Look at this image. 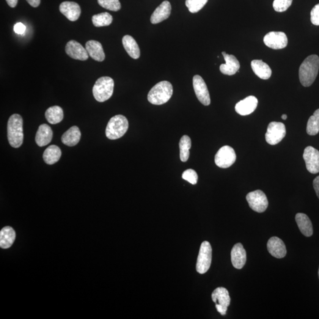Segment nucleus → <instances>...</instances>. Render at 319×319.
Masks as SVG:
<instances>
[{"instance_id":"nucleus-24","label":"nucleus","mask_w":319,"mask_h":319,"mask_svg":"<svg viewBox=\"0 0 319 319\" xmlns=\"http://www.w3.org/2000/svg\"><path fill=\"white\" fill-rule=\"evenodd\" d=\"M81 133L78 126H73L63 134L62 142L68 146H75L81 139Z\"/></svg>"},{"instance_id":"nucleus-28","label":"nucleus","mask_w":319,"mask_h":319,"mask_svg":"<svg viewBox=\"0 0 319 319\" xmlns=\"http://www.w3.org/2000/svg\"><path fill=\"white\" fill-rule=\"evenodd\" d=\"M61 155L59 147L56 145H52L44 151L43 158L46 164L52 165L59 160Z\"/></svg>"},{"instance_id":"nucleus-17","label":"nucleus","mask_w":319,"mask_h":319,"mask_svg":"<svg viewBox=\"0 0 319 319\" xmlns=\"http://www.w3.org/2000/svg\"><path fill=\"white\" fill-rule=\"evenodd\" d=\"M222 54L226 63L220 66V71L224 75L229 76L235 75L240 68V63L238 59L233 55L228 54L226 52H223Z\"/></svg>"},{"instance_id":"nucleus-16","label":"nucleus","mask_w":319,"mask_h":319,"mask_svg":"<svg viewBox=\"0 0 319 319\" xmlns=\"http://www.w3.org/2000/svg\"><path fill=\"white\" fill-rule=\"evenodd\" d=\"M59 10L69 20L75 21L80 17L81 13V7L75 2L65 1L59 6Z\"/></svg>"},{"instance_id":"nucleus-29","label":"nucleus","mask_w":319,"mask_h":319,"mask_svg":"<svg viewBox=\"0 0 319 319\" xmlns=\"http://www.w3.org/2000/svg\"><path fill=\"white\" fill-rule=\"evenodd\" d=\"M45 117L47 121L51 124H56L63 119V111L59 106H51L46 110Z\"/></svg>"},{"instance_id":"nucleus-10","label":"nucleus","mask_w":319,"mask_h":319,"mask_svg":"<svg viewBox=\"0 0 319 319\" xmlns=\"http://www.w3.org/2000/svg\"><path fill=\"white\" fill-rule=\"evenodd\" d=\"M212 299L216 304V310L221 315H225L228 306L230 305V298L227 288L218 287L212 294Z\"/></svg>"},{"instance_id":"nucleus-4","label":"nucleus","mask_w":319,"mask_h":319,"mask_svg":"<svg viewBox=\"0 0 319 319\" xmlns=\"http://www.w3.org/2000/svg\"><path fill=\"white\" fill-rule=\"evenodd\" d=\"M114 88V80L108 76H103L96 81L93 87V95L96 100L103 103L112 97Z\"/></svg>"},{"instance_id":"nucleus-15","label":"nucleus","mask_w":319,"mask_h":319,"mask_svg":"<svg viewBox=\"0 0 319 319\" xmlns=\"http://www.w3.org/2000/svg\"><path fill=\"white\" fill-rule=\"evenodd\" d=\"M258 100L254 96H249L238 102L235 106V111L239 115L246 116L252 113L257 108Z\"/></svg>"},{"instance_id":"nucleus-7","label":"nucleus","mask_w":319,"mask_h":319,"mask_svg":"<svg viewBox=\"0 0 319 319\" xmlns=\"http://www.w3.org/2000/svg\"><path fill=\"white\" fill-rule=\"evenodd\" d=\"M236 153L233 148L229 145L221 147L216 154L214 162L220 168L227 169L235 163Z\"/></svg>"},{"instance_id":"nucleus-19","label":"nucleus","mask_w":319,"mask_h":319,"mask_svg":"<svg viewBox=\"0 0 319 319\" xmlns=\"http://www.w3.org/2000/svg\"><path fill=\"white\" fill-rule=\"evenodd\" d=\"M268 251L272 256L277 258H284L287 254V249L281 239L273 236L267 243Z\"/></svg>"},{"instance_id":"nucleus-40","label":"nucleus","mask_w":319,"mask_h":319,"mask_svg":"<svg viewBox=\"0 0 319 319\" xmlns=\"http://www.w3.org/2000/svg\"><path fill=\"white\" fill-rule=\"evenodd\" d=\"M27 2L33 7H37L40 4V0H26Z\"/></svg>"},{"instance_id":"nucleus-8","label":"nucleus","mask_w":319,"mask_h":319,"mask_svg":"<svg viewBox=\"0 0 319 319\" xmlns=\"http://www.w3.org/2000/svg\"><path fill=\"white\" fill-rule=\"evenodd\" d=\"M246 199L249 207L258 213H264L268 208L267 197L266 194L260 190L249 192L247 195Z\"/></svg>"},{"instance_id":"nucleus-2","label":"nucleus","mask_w":319,"mask_h":319,"mask_svg":"<svg viewBox=\"0 0 319 319\" xmlns=\"http://www.w3.org/2000/svg\"><path fill=\"white\" fill-rule=\"evenodd\" d=\"M7 137L12 147L18 148L23 144V119L20 115L15 114L10 117L7 124Z\"/></svg>"},{"instance_id":"nucleus-38","label":"nucleus","mask_w":319,"mask_h":319,"mask_svg":"<svg viewBox=\"0 0 319 319\" xmlns=\"http://www.w3.org/2000/svg\"><path fill=\"white\" fill-rule=\"evenodd\" d=\"M26 27L23 23H18L16 24L14 27V30L16 34L18 35H23L25 33Z\"/></svg>"},{"instance_id":"nucleus-13","label":"nucleus","mask_w":319,"mask_h":319,"mask_svg":"<svg viewBox=\"0 0 319 319\" xmlns=\"http://www.w3.org/2000/svg\"><path fill=\"white\" fill-rule=\"evenodd\" d=\"M303 159L308 171L312 174L319 172V150L312 146L307 147L304 151Z\"/></svg>"},{"instance_id":"nucleus-34","label":"nucleus","mask_w":319,"mask_h":319,"mask_svg":"<svg viewBox=\"0 0 319 319\" xmlns=\"http://www.w3.org/2000/svg\"><path fill=\"white\" fill-rule=\"evenodd\" d=\"M98 2L102 7L112 12H118L122 7L119 0H98Z\"/></svg>"},{"instance_id":"nucleus-39","label":"nucleus","mask_w":319,"mask_h":319,"mask_svg":"<svg viewBox=\"0 0 319 319\" xmlns=\"http://www.w3.org/2000/svg\"><path fill=\"white\" fill-rule=\"evenodd\" d=\"M313 188H314L316 195L319 199V176L316 177L313 182Z\"/></svg>"},{"instance_id":"nucleus-33","label":"nucleus","mask_w":319,"mask_h":319,"mask_svg":"<svg viewBox=\"0 0 319 319\" xmlns=\"http://www.w3.org/2000/svg\"><path fill=\"white\" fill-rule=\"evenodd\" d=\"M208 0H186V5L189 12L196 13L203 9Z\"/></svg>"},{"instance_id":"nucleus-1","label":"nucleus","mask_w":319,"mask_h":319,"mask_svg":"<svg viewBox=\"0 0 319 319\" xmlns=\"http://www.w3.org/2000/svg\"><path fill=\"white\" fill-rule=\"evenodd\" d=\"M319 70V57L318 55L308 56L299 68V79L304 87L311 86L318 76Z\"/></svg>"},{"instance_id":"nucleus-30","label":"nucleus","mask_w":319,"mask_h":319,"mask_svg":"<svg viewBox=\"0 0 319 319\" xmlns=\"http://www.w3.org/2000/svg\"><path fill=\"white\" fill-rule=\"evenodd\" d=\"M192 146L191 139L188 136L181 137L179 142L180 158L181 161L186 162L188 160L190 156L189 150Z\"/></svg>"},{"instance_id":"nucleus-11","label":"nucleus","mask_w":319,"mask_h":319,"mask_svg":"<svg viewBox=\"0 0 319 319\" xmlns=\"http://www.w3.org/2000/svg\"><path fill=\"white\" fill-rule=\"evenodd\" d=\"M264 42L268 48L278 50L287 46L288 38L284 33L271 32L264 37Z\"/></svg>"},{"instance_id":"nucleus-20","label":"nucleus","mask_w":319,"mask_h":319,"mask_svg":"<svg viewBox=\"0 0 319 319\" xmlns=\"http://www.w3.org/2000/svg\"><path fill=\"white\" fill-rule=\"evenodd\" d=\"M172 6L170 2L164 1L157 7L151 16V23L154 24L161 23L169 18L171 14Z\"/></svg>"},{"instance_id":"nucleus-25","label":"nucleus","mask_w":319,"mask_h":319,"mask_svg":"<svg viewBox=\"0 0 319 319\" xmlns=\"http://www.w3.org/2000/svg\"><path fill=\"white\" fill-rule=\"evenodd\" d=\"M251 68L255 75L262 79L270 78L272 71L269 66L262 60H254L251 62Z\"/></svg>"},{"instance_id":"nucleus-12","label":"nucleus","mask_w":319,"mask_h":319,"mask_svg":"<svg viewBox=\"0 0 319 319\" xmlns=\"http://www.w3.org/2000/svg\"><path fill=\"white\" fill-rule=\"evenodd\" d=\"M194 89L196 97L203 105L208 106L211 104L210 92L204 80L199 75H195L193 78Z\"/></svg>"},{"instance_id":"nucleus-22","label":"nucleus","mask_w":319,"mask_h":319,"mask_svg":"<svg viewBox=\"0 0 319 319\" xmlns=\"http://www.w3.org/2000/svg\"><path fill=\"white\" fill-rule=\"evenodd\" d=\"M88 53L93 59L98 62H103L105 59L106 55L101 43L95 40H89L85 45Z\"/></svg>"},{"instance_id":"nucleus-5","label":"nucleus","mask_w":319,"mask_h":319,"mask_svg":"<svg viewBox=\"0 0 319 319\" xmlns=\"http://www.w3.org/2000/svg\"><path fill=\"white\" fill-rule=\"evenodd\" d=\"M128 122L122 115L112 117L107 124L106 134L107 138L117 140L122 137L128 129Z\"/></svg>"},{"instance_id":"nucleus-42","label":"nucleus","mask_w":319,"mask_h":319,"mask_svg":"<svg viewBox=\"0 0 319 319\" xmlns=\"http://www.w3.org/2000/svg\"><path fill=\"white\" fill-rule=\"evenodd\" d=\"M282 119H283V120H285L287 119V115H286V114H283V115H282Z\"/></svg>"},{"instance_id":"nucleus-31","label":"nucleus","mask_w":319,"mask_h":319,"mask_svg":"<svg viewBox=\"0 0 319 319\" xmlns=\"http://www.w3.org/2000/svg\"><path fill=\"white\" fill-rule=\"evenodd\" d=\"M307 133L309 136H316L319 132V109L316 110L308 120Z\"/></svg>"},{"instance_id":"nucleus-21","label":"nucleus","mask_w":319,"mask_h":319,"mask_svg":"<svg viewBox=\"0 0 319 319\" xmlns=\"http://www.w3.org/2000/svg\"><path fill=\"white\" fill-rule=\"evenodd\" d=\"M53 138V131L52 128L46 124L40 125L35 135V142L39 147L45 146L52 141Z\"/></svg>"},{"instance_id":"nucleus-32","label":"nucleus","mask_w":319,"mask_h":319,"mask_svg":"<svg viewBox=\"0 0 319 319\" xmlns=\"http://www.w3.org/2000/svg\"><path fill=\"white\" fill-rule=\"evenodd\" d=\"M113 18L108 13H102L92 16V21L95 27L108 26L112 23Z\"/></svg>"},{"instance_id":"nucleus-27","label":"nucleus","mask_w":319,"mask_h":319,"mask_svg":"<svg viewBox=\"0 0 319 319\" xmlns=\"http://www.w3.org/2000/svg\"><path fill=\"white\" fill-rule=\"evenodd\" d=\"M15 239L16 232L12 227L2 228L0 232V247L3 249L10 248L12 246Z\"/></svg>"},{"instance_id":"nucleus-18","label":"nucleus","mask_w":319,"mask_h":319,"mask_svg":"<svg viewBox=\"0 0 319 319\" xmlns=\"http://www.w3.org/2000/svg\"><path fill=\"white\" fill-rule=\"evenodd\" d=\"M230 256L232 265L235 268L239 269L243 268L246 263L247 253L243 244H235L231 251Z\"/></svg>"},{"instance_id":"nucleus-9","label":"nucleus","mask_w":319,"mask_h":319,"mask_svg":"<svg viewBox=\"0 0 319 319\" xmlns=\"http://www.w3.org/2000/svg\"><path fill=\"white\" fill-rule=\"evenodd\" d=\"M286 129L284 124L279 122H271L269 124L266 134V142L269 144L274 145L279 144L284 138Z\"/></svg>"},{"instance_id":"nucleus-36","label":"nucleus","mask_w":319,"mask_h":319,"mask_svg":"<svg viewBox=\"0 0 319 319\" xmlns=\"http://www.w3.org/2000/svg\"><path fill=\"white\" fill-rule=\"evenodd\" d=\"M182 178L192 185H196L197 182L198 176L194 170L188 169L183 173Z\"/></svg>"},{"instance_id":"nucleus-3","label":"nucleus","mask_w":319,"mask_h":319,"mask_svg":"<svg viewBox=\"0 0 319 319\" xmlns=\"http://www.w3.org/2000/svg\"><path fill=\"white\" fill-rule=\"evenodd\" d=\"M173 93V86L169 82H160L148 92V101L154 105H162L170 100Z\"/></svg>"},{"instance_id":"nucleus-23","label":"nucleus","mask_w":319,"mask_h":319,"mask_svg":"<svg viewBox=\"0 0 319 319\" xmlns=\"http://www.w3.org/2000/svg\"><path fill=\"white\" fill-rule=\"evenodd\" d=\"M296 221L300 230L305 236L310 237L313 234L312 221L307 214L302 213L296 214Z\"/></svg>"},{"instance_id":"nucleus-43","label":"nucleus","mask_w":319,"mask_h":319,"mask_svg":"<svg viewBox=\"0 0 319 319\" xmlns=\"http://www.w3.org/2000/svg\"><path fill=\"white\" fill-rule=\"evenodd\" d=\"M318 276H319V271H318Z\"/></svg>"},{"instance_id":"nucleus-14","label":"nucleus","mask_w":319,"mask_h":319,"mask_svg":"<svg viewBox=\"0 0 319 319\" xmlns=\"http://www.w3.org/2000/svg\"><path fill=\"white\" fill-rule=\"evenodd\" d=\"M65 51L69 56L74 59L84 61L89 59V54L87 49L75 40H71L68 42L65 47Z\"/></svg>"},{"instance_id":"nucleus-6","label":"nucleus","mask_w":319,"mask_h":319,"mask_svg":"<svg viewBox=\"0 0 319 319\" xmlns=\"http://www.w3.org/2000/svg\"><path fill=\"white\" fill-rule=\"evenodd\" d=\"M213 249L208 241H203L200 246L196 263V271L199 274H205L210 269L212 263Z\"/></svg>"},{"instance_id":"nucleus-37","label":"nucleus","mask_w":319,"mask_h":319,"mask_svg":"<svg viewBox=\"0 0 319 319\" xmlns=\"http://www.w3.org/2000/svg\"><path fill=\"white\" fill-rule=\"evenodd\" d=\"M310 20L313 24L319 26V3L313 8L310 12Z\"/></svg>"},{"instance_id":"nucleus-41","label":"nucleus","mask_w":319,"mask_h":319,"mask_svg":"<svg viewBox=\"0 0 319 319\" xmlns=\"http://www.w3.org/2000/svg\"><path fill=\"white\" fill-rule=\"evenodd\" d=\"M6 1L10 7L15 8L18 4V0H6Z\"/></svg>"},{"instance_id":"nucleus-35","label":"nucleus","mask_w":319,"mask_h":319,"mask_svg":"<svg viewBox=\"0 0 319 319\" xmlns=\"http://www.w3.org/2000/svg\"><path fill=\"white\" fill-rule=\"evenodd\" d=\"M293 0H274L273 6L277 12H284L291 6Z\"/></svg>"},{"instance_id":"nucleus-26","label":"nucleus","mask_w":319,"mask_h":319,"mask_svg":"<svg viewBox=\"0 0 319 319\" xmlns=\"http://www.w3.org/2000/svg\"><path fill=\"white\" fill-rule=\"evenodd\" d=\"M124 48L129 56L134 59H139L140 56V50L138 44L131 35H125L123 38Z\"/></svg>"}]
</instances>
